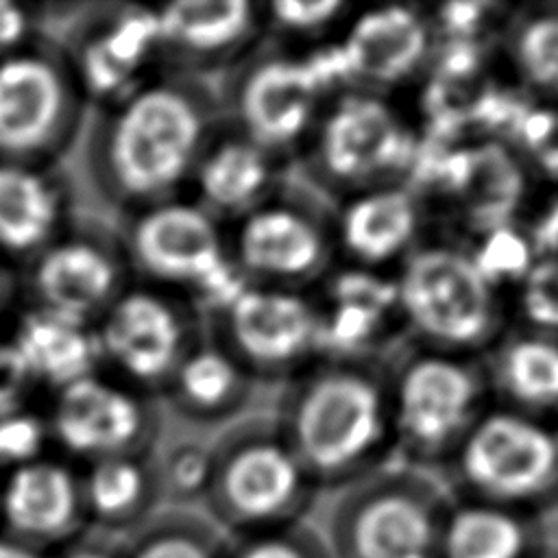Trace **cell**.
<instances>
[{"mask_svg":"<svg viewBox=\"0 0 558 558\" xmlns=\"http://www.w3.org/2000/svg\"><path fill=\"white\" fill-rule=\"evenodd\" d=\"M0 558H50V554L0 530Z\"/></svg>","mask_w":558,"mask_h":558,"instance_id":"obj_43","label":"cell"},{"mask_svg":"<svg viewBox=\"0 0 558 558\" xmlns=\"http://www.w3.org/2000/svg\"><path fill=\"white\" fill-rule=\"evenodd\" d=\"M514 327L558 338V257L536 259L508 294Z\"/></svg>","mask_w":558,"mask_h":558,"instance_id":"obj_35","label":"cell"},{"mask_svg":"<svg viewBox=\"0 0 558 558\" xmlns=\"http://www.w3.org/2000/svg\"><path fill=\"white\" fill-rule=\"evenodd\" d=\"M288 170L286 161L222 118L196 159L185 196L229 225L270 198Z\"/></svg>","mask_w":558,"mask_h":558,"instance_id":"obj_23","label":"cell"},{"mask_svg":"<svg viewBox=\"0 0 558 558\" xmlns=\"http://www.w3.org/2000/svg\"><path fill=\"white\" fill-rule=\"evenodd\" d=\"M222 120L209 81L161 70L98 109L87 133V170L98 194L129 214L185 196L192 170Z\"/></svg>","mask_w":558,"mask_h":558,"instance_id":"obj_1","label":"cell"},{"mask_svg":"<svg viewBox=\"0 0 558 558\" xmlns=\"http://www.w3.org/2000/svg\"><path fill=\"white\" fill-rule=\"evenodd\" d=\"M87 102L57 39L0 57V159L54 163L81 133Z\"/></svg>","mask_w":558,"mask_h":558,"instance_id":"obj_12","label":"cell"},{"mask_svg":"<svg viewBox=\"0 0 558 558\" xmlns=\"http://www.w3.org/2000/svg\"><path fill=\"white\" fill-rule=\"evenodd\" d=\"M477 272L506 296L536 262L521 222H506L462 240Z\"/></svg>","mask_w":558,"mask_h":558,"instance_id":"obj_33","label":"cell"},{"mask_svg":"<svg viewBox=\"0 0 558 558\" xmlns=\"http://www.w3.org/2000/svg\"><path fill=\"white\" fill-rule=\"evenodd\" d=\"M543 547L541 517L451 495L434 558H545Z\"/></svg>","mask_w":558,"mask_h":558,"instance_id":"obj_27","label":"cell"},{"mask_svg":"<svg viewBox=\"0 0 558 558\" xmlns=\"http://www.w3.org/2000/svg\"><path fill=\"white\" fill-rule=\"evenodd\" d=\"M231 538L209 519L183 508L155 512L122 545V558H227Z\"/></svg>","mask_w":558,"mask_h":558,"instance_id":"obj_31","label":"cell"},{"mask_svg":"<svg viewBox=\"0 0 558 558\" xmlns=\"http://www.w3.org/2000/svg\"><path fill=\"white\" fill-rule=\"evenodd\" d=\"M351 92L392 98L429 70L436 35L425 7L390 4L355 9L338 37Z\"/></svg>","mask_w":558,"mask_h":558,"instance_id":"obj_19","label":"cell"},{"mask_svg":"<svg viewBox=\"0 0 558 558\" xmlns=\"http://www.w3.org/2000/svg\"><path fill=\"white\" fill-rule=\"evenodd\" d=\"M504 144L527 174L558 185V105L527 102Z\"/></svg>","mask_w":558,"mask_h":558,"instance_id":"obj_34","label":"cell"},{"mask_svg":"<svg viewBox=\"0 0 558 558\" xmlns=\"http://www.w3.org/2000/svg\"><path fill=\"white\" fill-rule=\"evenodd\" d=\"M392 275L412 344L484 357L512 327L508 296L477 272L462 240L427 235Z\"/></svg>","mask_w":558,"mask_h":558,"instance_id":"obj_4","label":"cell"},{"mask_svg":"<svg viewBox=\"0 0 558 558\" xmlns=\"http://www.w3.org/2000/svg\"><path fill=\"white\" fill-rule=\"evenodd\" d=\"M118 235L133 281L179 294L203 323L248 286L229 255L227 225L187 196L122 214Z\"/></svg>","mask_w":558,"mask_h":558,"instance_id":"obj_5","label":"cell"},{"mask_svg":"<svg viewBox=\"0 0 558 558\" xmlns=\"http://www.w3.org/2000/svg\"><path fill=\"white\" fill-rule=\"evenodd\" d=\"M50 558H122V545L107 536L81 534L78 538L52 551Z\"/></svg>","mask_w":558,"mask_h":558,"instance_id":"obj_42","label":"cell"},{"mask_svg":"<svg viewBox=\"0 0 558 558\" xmlns=\"http://www.w3.org/2000/svg\"><path fill=\"white\" fill-rule=\"evenodd\" d=\"M453 497L541 517L558 504V438L551 421L490 403L445 466Z\"/></svg>","mask_w":558,"mask_h":558,"instance_id":"obj_9","label":"cell"},{"mask_svg":"<svg viewBox=\"0 0 558 558\" xmlns=\"http://www.w3.org/2000/svg\"><path fill=\"white\" fill-rule=\"evenodd\" d=\"M44 412L52 451L78 466L116 456L155 453L161 429L157 397L105 371L50 392Z\"/></svg>","mask_w":558,"mask_h":558,"instance_id":"obj_15","label":"cell"},{"mask_svg":"<svg viewBox=\"0 0 558 558\" xmlns=\"http://www.w3.org/2000/svg\"><path fill=\"white\" fill-rule=\"evenodd\" d=\"M100 371L161 397L177 364L205 333L179 294L133 281L94 323Z\"/></svg>","mask_w":558,"mask_h":558,"instance_id":"obj_13","label":"cell"},{"mask_svg":"<svg viewBox=\"0 0 558 558\" xmlns=\"http://www.w3.org/2000/svg\"><path fill=\"white\" fill-rule=\"evenodd\" d=\"M157 473L161 495H170L179 504L203 499L211 475V445L177 442L163 458H157Z\"/></svg>","mask_w":558,"mask_h":558,"instance_id":"obj_37","label":"cell"},{"mask_svg":"<svg viewBox=\"0 0 558 558\" xmlns=\"http://www.w3.org/2000/svg\"><path fill=\"white\" fill-rule=\"evenodd\" d=\"M355 9L342 0L262 2L266 41L296 52L318 48L342 35Z\"/></svg>","mask_w":558,"mask_h":558,"instance_id":"obj_32","label":"cell"},{"mask_svg":"<svg viewBox=\"0 0 558 558\" xmlns=\"http://www.w3.org/2000/svg\"><path fill=\"white\" fill-rule=\"evenodd\" d=\"M7 336L31 381L46 395L100 371L94 325L22 305Z\"/></svg>","mask_w":558,"mask_h":558,"instance_id":"obj_25","label":"cell"},{"mask_svg":"<svg viewBox=\"0 0 558 558\" xmlns=\"http://www.w3.org/2000/svg\"><path fill=\"white\" fill-rule=\"evenodd\" d=\"M35 392L39 390L31 381L7 329H0V412L33 403Z\"/></svg>","mask_w":558,"mask_h":558,"instance_id":"obj_41","label":"cell"},{"mask_svg":"<svg viewBox=\"0 0 558 558\" xmlns=\"http://www.w3.org/2000/svg\"><path fill=\"white\" fill-rule=\"evenodd\" d=\"M78 469L89 525L102 532H133L155 514L161 497L155 453L116 456Z\"/></svg>","mask_w":558,"mask_h":558,"instance_id":"obj_29","label":"cell"},{"mask_svg":"<svg viewBox=\"0 0 558 558\" xmlns=\"http://www.w3.org/2000/svg\"><path fill=\"white\" fill-rule=\"evenodd\" d=\"M504 52L523 94L558 105V7L514 11L504 31Z\"/></svg>","mask_w":558,"mask_h":558,"instance_id":"obj_30","label":"cell"},{"mask_svg":"<svg viewBox=\"0 0 558 558\" xmlns=\"http://www.w3.org/2000/svg\"><path fill=\"white\" fill-rule=\"evenodd\" d=\"M48 9L44 2L0 0V57L17 52L44 37Z\"/></svg>","mask_w":558,"mask_h":558,"instance_id":"obj_39","label":"cell"},{"mask_svg":"<svg viewBox=\"0 0 558 558\" xmlns=\"http://www.w3.org/2000/svg\"><path fill=\"white\" fill-rule=\"evenodd\" d=\"M272 414L318 490H340L397 460L381 355L314 360L283 384Z\"/></svg>","mask_w":558,"mask_h":558,"instance_id":"obj_2","label":"cell"},{"mask_svg":"<svg viewBox=\"0 0 558 558\" xmlns=\"http://www.w3.org/2000/svg\"><path fill=\"white\" fill-rule=\"evenodd\" d=\"M222 118L292 166L331 100L305 52L264 41L220 78Z\"/></svg>","mask_w":558,"mask_h":558,"instance_id":"obj_11","label":"cell"},{"mask_svg":"<svg viewBox=\"0 0 558 558\" xmlns=\"http://www.w3.org/2000/svg\"><path fill=\"white\" fill-rule=\"evenodd\" d=\"M421 148V131L379 94L344 92L331 98L299 157L305 179L325 198L405 183Z\"/></svg>","mask_w":558,"mask_h":558,"instance_id":"obj_7","label":"cell"},{"mask_svg":"<svg viewBox=\"0 0 558 558\" xmlns=\"http://www.w3.org/2000/svg\"><path fill=\"white\" fill-rule=\"evenodd\" d=\"M81 469L50 451L0 475V530L48 554L87 530Z\"/></svg>","mask_w":558,"mask_h":558,"instance_id":"obj_21","label":"cell"},{"mask_svg":"<svg viewBox=\"0 0 558 558\" xmlns=\"http://www.w3.org/2000/svg\"><path fill=\"white\" fill-rule=\"evenodd\" d=\"M229 255L251 286L312 292L336 266L333 205L312 185L281 187L227 225Z\"/></svg>","mask_w":558,"mask_h":558,"instance_id":"obj_10","label":"cell"},{"mask_svg":"<svg viewBox=\"0 0 558 558\" xmlns=\"http://www.w3.org/2000/svg\"><path fill=\"white\" fill-rule=\"evenodd\" d=\"M131 283L118 229L76 218L17 272L24 305L87 325H94Z\"/></svg>","mask_w":558,"mask_h":558,"instance_id":"obj_14","label":"cell"},{"mask_svg":"<svg viewBox=\"0 0 558 558\" xmlns=\"http://www.w3.org/2000/svg\"><path fill=\"white\" fill-rule=\"evenodd\" d=\"M52 451L44 408L24 403L0 412V475Z\"/></svg>","mask_w":558,"mask_h":558,"instance_id":"obj_36","label":"cell"},{"mask_svg":"<svg viewBox=\"0 0 558 558\" xmlns=\"http://www.w3.org/2000/svg\"><path fill=\"white\" fill-rule=\"evenodd\" d=\"M255 384L227 349L203 333L177 364L161 397L187 421L233 423Z\"/></svg>","mask_w":558,"mask_h":558,"instance_id":"obj_28","label":"cell"},{"mask_svg":"<svg viewBox=\"0 0 558 558\" xmlns=\"http://www.w3.org/2000/svg\"><path fill=\"white\" fill-rule=\"evenodd\" d=\"M316 495L272 412L235 418L211 445L203 501L229 538L301 523Z\"/></svg>","mask_w":558,"mask_h":558,"instance_id":"obj_3","label":"cell"},{"mask_svg":"<svg viewBox=\"0 0 558 558\" xmlns=\"http://www.w3.org/2000/svg\"><path fill=\"white\" fill-rule=\"evenodd\" d=\"M451 490L399 460L340 488L327 525L333 558H434Z\"/></svg>","mask_w":558,"mask_h":558,"instance_id":"obj_8","label":"cell"},{"mask_svg":"<svg viewBox=\"0 0 558 558\" xmlns=\"http://www.w3.org/2000/svg\"><path fill=\"white\" fill-rule=\"evenodd\" d=\"M57 41L87 107L102 109L163 70L155 4H87Z\"/></svg>","mask_w":558,"mask_h":558,"instance_id":"obj_17","label":"cell"},{"mask_svg":"<svg viewBox=\"0 0 558 558\" xmlns=\"http://www.w3.org/2000/svg\"><path fill=\"white\" fill-rule=\"evenodd\" d=\"M203 327L255 381L286 384L320 357L312 292L248 283Z\"/></svg>","mask_w":558,"mask_h":558,"instance_id":"obj_16","label":"cell"},{"mask_svg":"<svg viewBox=\"0 0 558 558\" xmlns=\"http://www.w3.org/2000/svg\"><path fill=\"white\" fill-rule=\"evenodd\" d=\"M17 292V272H13L11 268H7L0 262V316L9 312L13 299Z\"/></svg>","mask_w":558,"mask_h":558,"instance_id":"obj_44","label":"cell"},{"mask_svg":"<svg viewBox=\"0 0 558 558\" xmlns=\"http://www.w3.org/2000/svg\"><path fill=\"white\" fill-rule=\"evenodd\" d=\"M72 216V187L59 166L0 159V262L20 272Z\"/></svg>","mask_w":558,"mask_h":558,"instance_id":"obj_24","label":"cell"},{"mask_svg":"<svg viewBox=\"0 0 558 558\" xmlns=\"http://www.w3.org/2000/svg\"><path fill=\"white\" fill-rule=\"evenodd\" d=\"M388 390L395 458L425 471L445 469L493 403L482 357L418 344L388 362Z\"/></svg>","mask_w":558,"mask_h":558,"instance_id":"obj_6","label":"cell"},{"mask_svg":"<svg viewBox=\"0 0 558 558\" xmlns=\"http://www.w3.org/2000/svg\"><path fill=\"white\" fill-rule=\"evenodd\" d=\"M312 294L320 357H373L403 331L392 272L338 264Z\"/></svg>","mask_w":558,"mask_h":558,"instance_id":"obj_22","label":"cell"},{"mask_svg":"<svg viewBox=\"0 0 558 558\" xmlns=\"http://www.w3.org/2000/svg\"><path fill=\"white\" fill-rule=\"evenodd\" d=\"M429 207L408 183L349 194L333 203L338 264L395 272L429 235Z\"/></svg>","mask_w":558,"mask_h":558,"instance_id":"obj_20","label":"cell"},{"mask_svg":"<svg viewBox=\"0 0 558 558\" xmlns=\"http://www.w3.org/2000/svg\"><path fill=\"white\" fill-rule=\"evenodd\" d=\"M482 362L493 403L545 421L558 416V338L512 325Z\"/></svg>","mask_w":558,"mask_h":558,"instance_id":"obj_26","label":"cell"},{"mask_svg":"<svg viewBox=\"0 0 558 558\" xmlns=\"http://www.w3.org/2000/svg\"><path fill=\"white\" fill-rule=\"evenodd\" d=\"M551 425H554V432H556V438H558V416L551 421Z\"/></svg>","mask_w":558,"mask_h":558,"instance_id":"obj_45","label":"cell"},{"mask_svg":"<svg viewBox=\"0 0 558 558\" xmlns=\"http://www.w3.org/2000/svg\"><path fill=\"white\" fill-rule=\"evenodd\" d=\"M536 259L558 257V185H549L519 218Z\"/></svg>","mask_w":558,"mask_h":558,"instance_id":"obj_40","label":"cell"},{"mask_svg":"<svg viewBox=\"0 0 558 558\" xmlns=\"http://www.w3.org/2000/svg\"><path fill=\"white\" fill-rule=\"evenodd\" d=\"M163 70L209 81L266 41L262 2L179 0L155 4Z\"/></svg>","mask_w":558,"mask_h":558,"instance_id":"obj_18","label":"cell"},{"mask_svg":"<svg viewBox=\"0 0 558 558\" xmlns=\"http://www.w3.org/2000/svg\"><path fill=\"white\" fill-rule=\"evenodd\" d=\"M227 558H333L327 538L307 521L231 538Z\"/></svg>","mask_w":558,"mask_h":558,"instance_id":"obj_38","label":"cell"}]
</instances>
